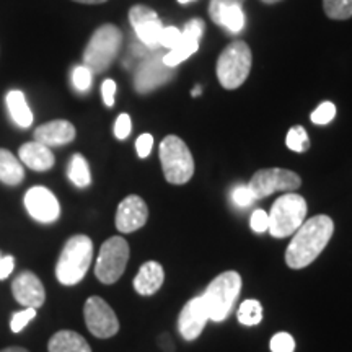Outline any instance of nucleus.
<instances>
[{
    "instance_id": "nucleus-1",
    "label": "nucleus",
    "mask_w": 352,
    "mask_h": 352,
    "mask_svg": "<svg viewBox=\"0 0 352 352\" xmlns=\"http://www.w3.org/2000/svg\"><path fill=\"white\" fill-rule=\"evenodd\" d=\"M333 233L334 222L328 215H315L305 220L290 240L285 252V264L290 270H303L310 266L327 248Z\"/></svg>"
},
{
    "instance_id": "nucleus-2",
    "label": "nucleus",
    "mask_w": 352,
    "mask_h": 352,
    "mask_svg": "<svg viewBox=\"0 0 352 352\" xmlns=\"http://www.w3.org/2000/svg\"><path fill=\"white\" fill-rule=\"evenodd\" d=\"M94 259V241L87 235H74L65 241L56 264V277L63 285H76L85 277Z\"/></svg>"
},
{
    "instance_id": "nucleus-3",
    "label": "nucleus",
    "mask_w": 352,
    "mask_h": 352,
    "mask_svg": "<svg viewBox=\"0 0 352 352\" xmlns=\"http://www.w3.org/2000/svg\"><path fill=\"white\" fill-rule=\"evenodd\" d=\"M122 33L118 26L111 23L101 25L91 34L85 51H83V65L90 69L91 74H103L111 67L121 50Z\"/></svg>"
},
{
    "instance_id": "nucleus-4",
    "label": "nucleus",
    "mask_w": 352,
    "mask_h": 352,
    "mask_svg": "<svg viewBox=\"0 0 352 352\" xmlns=\"http://www.w3.org/2000/svg\"><path fill=\"white\" fill-rule=\"evenodd\" d=\"M241 292V277L235 271L219 274L202 294V300L209 311V320L223 321L232 314L233 305Z\"/></svg>"
},
{
    "instance_id": "nucleus-5",
    "label": "nucleus",
    "mask_w": 352,
    "mask_h": 352,
    "mask_svg": "<svg viewBox=\"0 0 352 352\" xmlns=\"http://www.w3.org/2000/svg\"><path fill=\"white\" fill-rule=\"evenodd\" d=\"M253 54L245 41L228 44L217 60V78L226 90H236L250 76Z\"/></svg>"
},
{
    "instance_id": "nucleus-6",
    "label": "nucleus",
    "mask_w": 352,
    "mask_h": 352,
    "mask_svg": "<svg viewBox=\"0 0 352 352\" xmlns=\"http://www.w3.org/2000/svg\"><path fill=\"white\" fill-rule=\"evenodd\" d=\"M158 155L165 179L170 184H186L195 175V158L186 142L178 135H166L162 140Z\"/></svg>"
},
{
    "instance_id": "nucleus-7",
    "label": "nucleus",
    "mask_w": 352,
    "mask_h": 352,
    "mask_svg": "<svg viewBox=\"0 0 352 352\" xmlns=\"http://www.w3.org/2000/svg\"><path fill=\"white\" fill-rule=\"evenodd\" d=\"M267 215H270L267 232L274 239H285V236L294 235L298 227L305 222L307 201L300 195L287 192L272 204L271 212Z\"/></svg>"
},
{
    "instance_id": "nucleus-8",
    "label": "nucleus",
    "mask_w": 352,
    "mask_h": 352,
    "mask_svg": "<svg viewBox=\"0 0 352 352\" xmlns=\"http://www.w3.org/2000/svg\"><path fill=\"white\" fill-rule=\"evenodd\" d=\"M129 261V243L122 236H111L100 248L95 276L100 283L114 284L124 274Z\"/></svg>"
},
{
    "instance_id": "nucleus-9",
    "label": "nucleus",
    "mask_w": 352,
    "mask_h": 352,
    "mask_svg": "<svg viewBox=\"0 0 352 352\" xmlns=\"http://www.w3.org/2000/svg\"><path fill=\"white\" fill-rule=\"evenodd\" d=\"M302 186V178L296 171L285 168H264L253 175L248 188L252 189L254 199H263V197L271 196L272 192L284 191L294 192Z\"/></svg>"
},
{
    "instance_id": "nucleus-10",
    "label": "nucleus",
    "mask_w": 352,
    "mask_h": 352,
    "mask_svg": "<svg viewBox=\"0 0 352 352\" xmlns=\"http://www.w3.org/2000/svg\"><path fill=\"white\" fill-rule=\"evenodd\" d=\"M88 331L100 340H108L120 331V320L101 297H90L83 307Z\"/></svg>"
},
{
    "instance_id": "nucleus-11",
    "label": "nucleus",
    "mask_w": 352,
    "mask_h": 352,
    "mask_svg": "<svg viewBox=\"0 0 352 352\" xmlns=\"http://www.w3.org/2000/svg\"><path fill=\"white\" fill-rule=\"evenodd\" d=\"M129 21L134 28L135 34H138L139 41L144 44L145 47H155L160 46V34L164 30L162 20L158 15L147 6H134L129 10Z\"/></svg>"
},
{
    "instance_id": "nucleus-12",
    "label": "nucleus",
    "mask_w": 352,
    "mask_h": 352,
    "mask_svg": "<svg viewBox=\"0 0 352 352\" xmlns=\"http://www.w3.org/2000/svg\"><path fill=\"white\" fill-rule=\"evenodd\" d=\"M25 208L36 222L41 223L56 222L60 215L59 201L44 186H34L26 191Z\"/></svg>"
},
{
    "instance_id": "nucleus-13",
    "label": "nucleus",
    "mask_w": 352,
    "mask_h": 352,
    "mask_svg": "<svg viewBox=\"0 0 352 352\" xmlns=\"http://www.w3.org/2000/svg\"><path fill=\"white\" fill-rule=\"evenodd\" d=\"M204 33V21L199 19L189 20L186 25H184V30L182 33V39L176 44L173 50L166 52L165 56H162V60L166 67H176L186 60L188 57H191L199 47V39Z\"/></svg>"
},
{
    "instance_id": "nucleus-14",
    "label": "nucleus",
    "mask_w": 352,
    "mask_h": 352,
    "mask_svg": "<svg viewBox=\"0 0 352 352\" xmlns=\"http://www.w3.org/2000/svg\"><path fill=\"white\" fill-rule=\"evenodd\" d=\"M209 321V311L202 297L191 298L183 307L178 318V329L186 341H195L204 331L206 324Z\"/></svg>"
},
{
    "instance_id": "nucleus-15",
    "label": "nucleus",
    "mask_w": 352,
    "mask_h": 352,
    "mask_svg": "<svg viewBox=\"0 0 352 352\" xmlns=\"http://www.w3.org/2000/svg\"><path fill=\"white\" fill-rule=\"evenodd\" d=\"M12 294L15 300L25 308H34L44 305L46 300V290L39 277L32 271H23L13 279Z\"/></svg>"
},
{
    "instance_id": "nucleus-16",
    "label": "nucleus",
    "mask_w": 352,
    "mask_h": 352,
    "mask_svg": "<svg viewBox=\"0 0 352 352\" xmlns=\"http://www.w3.org/2000/svg\"><path fill=\"white\" fill-rule=\"evenodd\" d=\"M171 77H173V69L166 67L162 60V56H153L139 65L138 72H135L134 87L139 94H148L168 82Z\"/></svg>"
},
{
    "instance_id": "nucleus-17",
    "label": "nucleus",
    "mask_w": 352,
    "mask_h": 352,
    "mask_svg": "<svg viewBox=\"0 0 352 352\" xmlns=\"http://www.w3.org/2000/svg\"><path fill=\"white\" fill-rule=\"evenodd\" d=\"M148 208L142 197L131 195L121 201L116 210V228L121 233H132L147 223Z\"/></svg>"
},
{
    "instance_id": "nucleus-18",
    "label": "nucleus",
    "mask_w": 352,
    "mask_h": 352,
    "mask_svg": "<svg viewBox=\"0 0 352 352\" xmlns=\"http://www.w3.org/2000/svg\"><path fill=\"white\" fill-rule=\"evenodd\" d=\"M74 139H76V127L65 120L50 121L34 131V140L47 147H60V145L70 144Z\"/></svg>"
},
{
    "instance_id": "nucleus-19",
    "label": "nucleus",
    "mask_w": 352,
    "mask_h": 352,
    "mask_svg": "<svg viewBox=\"0 0 352 352\" xmlns=\"http://www.w3.org/2000/svg\"><path fill=\"white\" fill-rule=\"evenodd\" d=\"M19 158L21 164L34 171H47L56 164L54 153H52L51 147L39 144L36 140L21 145L19 151Z\"/></svg>"
},
{
    "instance_id": "nucleus-20",
    "label": "nucleus",
    "mask_w": 352,
    "mask_h": 352,
    "mask_svg": "<svg viewBox=\"0 0 352 352\" xmlns=\"http://www.w3.org/2000/svg\"><path fill=\"white\" fill-rule=\"evenodd\" d=\"M165 280V271L160 263L147 261L140 266L134 279V289L140 296H153V294L160 290Z\"/></svg>"
},
{
    "instance_id": "nucleus-21",
    "label": "nucleus",
    "mask_w": 352,
    "mask_h": 352,
    "mask_svg": "<svg viewBox=\"0 0 352 352\" xmlns=\"http://www.w3.org/2000/svg\"><path fill=\"white\" fill-rule=\"evenodd\" d=\"M6 103L10 113L12 121L21 129H26L33 124V113L26 103V96L20 90H10L6 96Z\"/></svg>"
},
{
    "instance_id": "nucleus-22",
    "label": "nucleus",
    "mask_w": 352,
    "mask_h": 352,
    "mask_svg": "<svg viewBox=\"0 0 352 352\" xmlns=\"http://www.w3.org/2000/svg\"><path fill=\"white\" fill-rule=\"evenodd\" d=\"M50 352H91V347L88 346L85 338L76 331L63 329L57 331L50 340L47 344Z\"/></svg>"
},
{
    "instance_id": "nucleus-23",
    "label": "nucleus",
    "mask_w": 352,
    "mask_h": 352,
    "mask_svg": "<svg viewBox=\"0 0 352 352\" xmlns=\"http://www.w3.org/2000/svg\"><path fill=\"white\" fill-rule=\"evenodd\" d=\"M25 179L23 164L7 148H0V182L8 186H19Z\"/></svg>"
},
{
    "instance_id": "nucleus-24",
    "label": "nucleus",
    "mask_w": 352,
    "mask_h": 352,
    "mask_svg": "<svg viewBox=\"0 0 352 352\" xmlns=\"http://www.w3.org/2000/svg\"><path fill=\"white\" fill-rule=\"evenodd\" d=\"M67 175L70 182L76 184L77 188H87L91 183L90 166H88L85 157L80 155V153H76V155L70 158Z\"/></svg>"
},
{
    "instance_id": "nucleus-25",
    "label": "nucleus",
    "mask_w": 352,
    "mask_h": 352,
    "mask_svg": "<svg viewBox=\"0 0 352 352\" xmlns=\"http://www.w3.org/2000/svg\"><path fill=\"white\" fill-rule=\"evenodd\" d=\"M236 318H239L240 323L245 324V327H256V324L261 323L263 320L261 303L254 300V298H248V300H245L239 308Z\"/></svg>"
},
{
    "instance_id": "nucleus-26",
    "label": "nucleus",
    "mask_w": 352,
    "mask_h": 352,
    "mask_svg": "<svg viewBox=\"0 0 352 352\" xmlns=\"http://www.w3.org/2000/svg\"><path fill=\"white\" fill-rule=\"evenodd\" d=\"M323 8L331 20H347L352 16V0H323Z\"/></svg>"
},
{
    "instance_id": "nucleus-27",
    "label": "nucleus",
    "mask_w": 352,
    "mask_h": 352,
    "mask_svg": "<svg viewBox=\"0 0 352 352\" xmlns=\"http://www.w3.org/2000/svg\"><path fill=\"white\" fill-rule=\"evenodd\" d=\"M220 26H226L228 32L240 33L245 26V15L241 7H230L222 12L219 20Z\"/></svg>"
},
{
    "instance_id": "nucleus-28",
    "label": "nucleus",
    "mask_w": 352,
    "mask_h": 352,
    "mask_svg": "<svg viewBox=\"0 0 352 352\" xmlns=\"http://www.w3.org/2000/svg\"><path fill=\"white\" fill-rule=\"evenodd\" d=\"M285 144L290 151L297 152V153H303L310 148V139H308L307 131L303 129L302 126H296L292 127L287 132V139H285Z\"/></svg>"
},
{
    "instance_id": "nucleus-29",
    "label": "nucleus",
    "mask_w": 352,
    "mask_h": 352,
    "mask_svg": "<svg viewBox=\"0 0 352 352\" xmlns=\"http://www.w3.org/2000/svg\"><path fill=\"white\" fill-rule=\"evenodd\" d=\"M334 116H336V107H334L331 101H324V103H321L320 107L311 113V122L318 126H324L328 124V122H331L334 120Z\"/></svg>"
},
{
    "instance_id": "nucleus-30",
    "label": "nucleus",
    "mask_w": 352,
    "mask_h": 352,
    "mask_svg": "<svg viewBox=\"0 0 352 352\" xmlns=\"http://www.w3.org/2000/svg\"><path fill=\"white\" fill-rule=\"evenodd\" d=\"M91 77H94V74L85 65H77L72 70V83L78 91H87L91 87Z\"/></svg>"
},
{
    "instance_id": "nucleus-31",
    "label": "nucleus",
    "mask_w": 352,
    "mask_h": 352,
    "mask_svg": "<svg viewBox=\"0 0 352 352\" xmlns=\"http://www.w3.org/2000/svg\"><path fill=\"white\" fill-rule=\"evenodd\" d=\"M245 0H210L209 3V15L215 23L219 25L220 15H222L223 10L230 7H241L243 6Z\"/></svg>"
},
{
    "instance_id": "nucleus-32",
    "label": "nucleus",
    "mask_w": 352,
    "mask_h": 352,
    "mask_svg": "<svg viewBox=\"0 0 352 352\" xmlns=\"http://www.w3.org/2000/svg\"><path fill=\"white\" fill-rule=\"evenodd\" d=\"M296 349V341L289 333H277L271 340L272 352H294Z\"/></svg>"
},
{
    "instance_id": "nucleus-33",
    "label": "nucleus",
    "mask_w": 352,
    "mask_h": 352,
    "mask_svg": "<svg viewBox=\"0 0 352 352\" xmlns=\"http://www.w3.org/2000/svg\"><path fill=\"white\" fill-rule=\"evenodd\" d=\"M34 316H36V310H34V308H25V310L16 311L10 321V329L13 333H20L21 329L26 328V324H28Z\"/></svg>"
},
{
    "instance_id": "nucleus-34",
    "label": "nucleus",
    "mask_w": 352,
    "mask_h": 352,
    "mask_svg": "<svg viewBox=\"0 0 352 352\" xmlns=\"http://www.w3.org/2000/svg\"><path fill=\"white\" fill-rule=\"evenodd\" d=\"M232 199L235 202L236 206H240V208H248V206H252L254 201V196L252 192V189L248 188V184H240V186H236L235 189L232 191Z\"/></svg>"
},
{
    "instance_id": "nucleus-35",
    "label": "nucleus",
    "mask_w": 352,
    "mask_h": 352,
    "mask_svg": "<svg viewBox=\"0 0 352 352\" xmlns=\"http://www.w3.org/2000/svg\"><path fill=\"white\" fill-rule=\"evenodd\" d=\"M179 39H182V32L178 28H173V26H166V28L162 30L160 46L173 50L176 44L179 43Z\"/></svg>"
},
{
    "instance_id": "nucleus-36",
    "label": "nucleus",
    "mask_w": 352,
    "mask_h": 352,
    "mask_svg": "<svg viewBox=\"0 0 352 352\" xmlns=\"http://www.w3.org/2000/svg\"><path fill=\"white\" fill-rule=\"evenodd\" d=\"M250 227L256 233H264L270 228V215L264 212L263 209H256L250 219Z\"/></svg>"
},
{
    "instance_id": "nucleus-37",
    "label": "nucleus",
    "mask_w": 352,
    "mask_h": 352,
    "mask_svg": "<svg viewBox=\"0 0 352 352\" xmlns=\"http://www.w3.org/2000/svg\"><path fill=\"white\" fill-rule=\"evenodd\" d=\"M131 131H132V122H131L129 114H126V113L120 114L116 120V124H114V135H116L118 139L124 140L129 138Z\"/></svg>"
},
{
    "instance_id": "nucleus-38",
    "label": "nucleus",
    "mask_w": 352,
    "mask_h": 352,
    "mask_svg": "<svg viewBox=\"0 0 352 352\" xmlns=\"http://www.w3.org/2000/svg\"><path fill=\"white\" fill-rule=\"evenodd\" d=\"M153 147V138L151 134H142L139 135V139L135 140V151L140 158H147L151 155Z\"/></svg>"
},
{
    "instance_id": "nucleus-39",
    "label": "nucleus",
    "mask_w": 352,
    "mask_h": 352,
    "mask_svg": "<svg viewBox=\"0 0 352 352\" xmlns=\"http://www.w3.org/2000/svg\"><path fill=\"white\" fill-rule=\"evenodd\" d=\"M116 83L114 80H104L103 85H101V95H103V101L108 108H111L114 104V95H116Z\"/></svg>"
},
{
    "instance_id": "nucleus-40",
    "label": "nucleus",
    "mask_w": 352,
    "mask_h": 352,
    "mask_svg": "<svg viewBox=\"0 0 352 352\" xmlns=\"http://www.w3.org/2000/svg\"><path fill=\"white\" fill-rule=\"evenodd\" d=\"M13 267H15V258L13 256L0 258V280L7 279V277L12 274Z\"/></svg>"
},
{
    "instance_id": "nucleus-41",
    "label": "nucleus",
    "mask_w": 352,
    "mask_h": 352,
    "mask_svg": "<svg viewBox=\"0 0 352 352\" xmlns=\"http://www.w3.org/2000/svg\"><path fill=\"white\" fill-rule=\"evenodd\" d=\"M74 2L88 3V6H96V3H103V2H107V0H74Z\"/></svg>"
},
{
    "instance_id": "nucleus-42",
    "label": "nucleus",
    "mask_w": 352,
    "mask_h": 352,
    "mask_svg": "<svg viewBox=\"0 0 352 352\" xmlns=\"http://www.w3.org/2000/svg\"><path fill=\"white\" fill-rule=\"evenodd\" d=\"M0 352H30V351L23 349V347H7V349H3Z\"/></svg>"
},
{
    "instance_id": "nucleus-43",
    "label": "nucleus",
    "mask_w": 352,
    "mask_h": 352,
    "mask_svg": "<svg viewBox=\"0 0 352 352\" xmlns=\"http://www.w3.org/2000/svg\"><path fill=\"white\" fill-rule=\"evenodd\" d=\"M192 96H197V95H201V87H195V90H192V94H191Z\"/></svg>"
},
{
    "instance_id": "nucleus-44",
    "label": "nucleus",
    "mask_w": 352,
    "mask_h": 352,
    "mask_svg": "<svg viewBox=\"0 0 352 352\" xmlns=\"http://www.w3.org/2000/svg\"><path fill=\"white\" fill-rule=\"evenodd\" d=\"M261 2L267 3V6H272V3H277V2H280V0H261Z\"/></svg>"
},
{
    "instance_id": "nucleus-45",
    "label": "nucleus",
    "mask_w": 352,
    "mask_h": 352,
    "mask_svg": "<svg viewBox=\"0 0 352 352\" xmlns=\"http://www.w3.org/2000/svg\"><path fill=\"white\" fill-rule=\"evenodd\" d=\"M179 3H188V2H192V0H178Z\"/></svg>"
}]
</instances>
